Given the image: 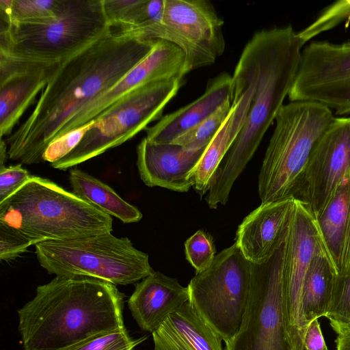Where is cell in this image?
Wrapping results in <instances>:
<instances>
[{"instance_id":"obj_23","label":"cell","mask_w":350,"mask_h":350,"mask_svg":"<svg viewBox=\"0 0 350 350\" xmlns=\"http://www.w3.org/2000/svg\"><path fill=\"white\" fill-rule=\"evenodd\" d=\"M72 192L105 214L124 224L136 223L142 213L122 199L111 187L81 170L73 167L69 173Z\"/></svg>"},{"instance_id":"obj_4","label":"cell","mask_w":350,"mask_h":350,"mask_svg":"<svg viewBox=\"0 0 350 350\" xmlns=\"http://www.w3.org/2000/svg\"><path fill=\"white\" fill-rule=\"evenodd\" d=\"M112 221L72 192L36 176L0 202V224L14 229L34 245L111 232Z\"/></svg>"},{"instance_id":"obj_17","label":"cell","mask_w":350,"mask_h":350,"mask_svg":"<svg viewBox=\"0 0 350 350\" xmlns=\"http://www.w3.org/2000/svg\"><path fill=\"white\" fill-rule=\"evenodd\" d=\"M187 149L174 143L157 144L144 137L137 148V165L146 185L187 192L206 148Z\"/></svg>"},{"instance_id":"obj_27","label":"cell","mask_w":350,"mask_h":350,"mask_svg":"<svg viewBox=\"0 0 350 350\" xmlns=\"http://www.w3.org/2000/svg\"><path fill=\"white\" fill-rule=\"evenodd\" d=\"M344 21H350V0L338 1L326 7L313 23L297 35L305 44L316 36Z\"/></svg>"},{"instance_id":"obj_3","label":"cell","mask_w":350,"mask_h":350,"mask_svg":"<svg viewBox=\"0 0 350 350\" xmlns=\"http://www.w3.org/2000/svg\"><path fill=\"white\" fill-rule=\"evenodd\" d=\"M124 297L107 281L55 276L18 310L24 350H68L124 327Z\"/></svg>"},{"instance_id":"obj_25","label":"cell","mask_w":350,"mask_h":350,"mask_svg":"<svg viewBox=\"0 0 350 350\" xmlns=\"http://www.w3.org/2000/svg\"><path fill=\"white\" fill-rule=\"evenodd\" d=\"M231 108V100L229 99L211 116L177 137L172 143L187 149H198L208 146L229 116Z\"/></svg>"},{"instance_id":"obj_19","label":"cell","mask_w":350,"mask_h":350,"mask_svg":"<svg viewBox=\"0 0 350 350\" xmlns=\"http://www.w3.org/2000/svg\"><path fill=\"white\" fill-rule=\"evenodd\" d=\"M189 299L187 287L175 278L154 271L135 284L127 304L139 328L152 333Z\"/></svg>"},{"instance_id":"obj_7","label":"cell","mask_w":350,"mask_h":350,"mask_svg":"<svg viewBox=\"0 0 350 350\" xmlns=\"http://www.w3.org/2000/svg\"><path fill=\"white\" fill-rule=\"evenodd\" d=\"M40 266L59 277L85 276L115 285L142 280L154 271L148 255L128 237L111 232L80 239L44 241L35 245Z\"/></svg>"},{"instance_id":"obj_10","label":"cell","mask_w":350,"mask_h":350,"mask_svg":"<svg viewBox=\"0 0 350 350\" xmlns=\"http://www.w3.org/2000/svg\"><path fill=\"white\" fill-rule=\"evenodd\" d=\"M250 279V262L234 243L216 254L211 266L196 273L187 286L190 304L224 342L241 325Z\"/></svg>"},{"instance_id":"obj_6","label":"cell","mask_w":350,"mask_h":350,"mask_svg":"<svg viewBox=\"0 0 350 350\" xmlns=\"http://www.w3.org/2000/svg\"><path fill=\"white\" fill-rule=\"evenodd\" d=\"M109 31L103 0H60L55 16L0 25V53L59 62Z\"/></svg>"},{"instance_id":"obj_31","label":"cell","mask_w":350,"mask_h":350,"mask_svg":"<svg viewBox=\"0 0 350 350\" xmlns=\"http://www.w3.org/2000/svg\"><path fill=\"white\" fill-rule=\"evenodd\" d=\"M94 122V120L83 126L67 132L53 141L43 154V161H47L51 164L68 154L80 143Z\"/></svg>"},{"instance_id":"obj_12","label":"cell","mask_w":350,"mask_h":350,"mask_svg":"<svg viewBox=\"0 0 350 350\" xmlns=\"http://www.w3.org/2000/svg\"><path fill=\"white\" fill-rule=\"evenodd\" d=\"M291 102L312 101L350 113V42L313 41L301 51L299 69L288 96Z\"/></svg>"},{"instance_id":"obj_18","label":"cell","mask_w":350,"mask_h":350,"mask_svg":"<svg viewBox=\"0 0 350 350\" xmlns=\"http://www.w3.org/2000/svg\"><path fill=\"white\" fill-rule=\"evenodd\" d=\"M295 198L261 203L238 226L235 243L251 263L267 260L288 228Z\"/></svg>"},{"instance_id":"obj_9","label":"cell","mask_w":350,"mask_h":350,"mask_svg":"<svg viewBox=\"0 0 350 350\" xmlns=\"http://www.w3.org/2000/svg\"><path fill=\"white\" fill-rule=\"evenodd\" d=\"M183 83V78L152 81L129 92L94 119L76 148L51 167L66 170L133 138L163 117Z\"/></svg>"},{"instance_id":"obj_5","label":"cell","mask_w":350,"mask_h":350,"mask_svg":"<svg viewBox=\"0 0 350 350\" xmlns=\"http://www.w3.org/2000/svg\"><path fill=\"white\" fill-rule=\"evenodd\" d=\"M334 118L332 109L317 102L282 107L258 176L261 203L295 198L312 151Z\"/></svg>"},{"instance_id":"obj_29","label":"cell","mask_w":350,"mask_h":350,"mask_svg":"<svg viewBox=\"0 0 350 350\" xmlns=\"http://www.w3.org/2000/svg\"><path fill=\"white\" fill-rule=\"evenodd\" d=\"M326 318L332 327L350 323V267L335 278L332 306Z\"/></svg>"},{"instance_id":"obj_8","label":"cell","mask_w":350,"mask_h":350,"mask_svg":"<svg viewBox=\"0 0 350 350\" xmlns=\"http://www.w3.org/2000/svg\"><path fill=\"white\" fill-rule=\"evenodd\" d=\"M288 226L273 255L250 262L249 298L241 325L224 350H295L286 316L284 262Z\"/></svg>"},{"instance_id":"obj_22","label":"cell","mask_w":350,"mask_h":350,"mask_svg":"<svg viewBox=\"0 0 350 350\" xmlns=\"http://www.w3.org/2000/svg\"><path fill=\"white\" fill-rule=\"evenodd\" d=\"M336 277L350 267V174L316 217Z\"/></svg>"},{"instance_id":"obj_11","label":"cell","mask_w":350,"mask_h":350,"mask_svg":"<svg viewBox=\"0 0 350 350\" xmlns=\"http://www.w3.org/2000/svg\"><path fill=\"white\" fill-rule=\"evenodd\" d=\"M223 25L208 0H164L161 21L146 28L141 38L176 45L184 54L185 75L213 65L222 55L226 47Z\"/></svg>"},{"instance_id":"obj_33","label":"cell","mask_w":350,"mask_h":350,"mask_svg":"<svg viewBox=\"0 0 350 350\" xmlns=\"http://www.w3.org/2000/svg\"><path fill=\"white\" fill-rule=\"evenodd\" d=\"M31 176L21 163L0 168V202L17 191Z\"/></svg>"},{"instance_id":"obj_1","label":"cell","mask_w":350,"mask_h":350,"mask_svg":"<svg viewBox=\"0 0 350 350\" xmlns=\"http://www.w3.org/2000/svg\"><path fill=\"white\" fill-rule=\"evenodd\" d=\"M157 41L109 30L62 61L31 113L5 140L9 159L26 165L43 162L44 151L65 124L143 61Z\"/></svg>"},{"instance_id":"obj_20","label":"cell","mask_w":350,"mask_h":350,"mask_svg":"<svg viewBox=\"0 0 350 350\" xmlns=\"http://www.w3.org/2000/svg\"><path fill=\"white\" fill-rule=\"evenodd\" d=\"M232 76L220 73L211 79L202 96L192 103L163 116L145 131L148 141L169 144L211 116L226 100H231Z\"/></svg>"},{"instance_id":"obj_13","label":"cell","mask_w":350,"mask_h":350,"mask_svg":"<svg viewBox=\"0 0 350 350\" xmlns=\"http://www.w3.org/2000/svg\"><path fill=\"white\" fill-rule=\"evenodd\" d=\"M325 250L316 217L304 203L295 199L288 224L284 281L288 327L295 350H304L306 325L301 297L305 276L312 258Z\"/></svg>"},{"instance_id":"obj_34","label":"cell","mask_w":350,"mask_h":350,"mask_svg":"<svg viewBox=\"0 0 350 350\" xmlns=\"http://www.w3.org/2000/svg\"><path fill=\"white\" fill-rule=\"evenodd\" d=\"M304 348V350H328L318 319L310 321L306 327Z\"/></svg>"},{"instance_id":"obj_15","label":"cell","mask_w":350,"mask_h":350,"mask_svg":"<svg viewBox=\"0 0 350 350\" xmlns=\"http://www.w3.org/2000/svg\"><path fill=\"white\" fill-rule=\"evenodd\" d=\"M184 61V54L176 45L158 40L151 53L143 61L117 83L81 109L62 128L56 139L94 120L140 85L152 81L183 78Z\"/></svg>"},{"instance_id":"obj_21","label":"cell","mask_w":350,"mask_h":350,"mask_svg":"<svg viewBox=\"0 0 350 350\" xmlns=\"http://www.w3.org/2000/svg\"><path fill=\"white\" fill-rule=\"evenodd\" d=\"M154 350H222L221 338L185 302L152 333Z\"/></svg>"},{"instance_id":"obj_2","label":"cell","mask_w":350,"mask_h":350,"mask_svg":"<svg viewBox=\"0 0 350 350\" xmlns=\"http://www.w3.org/2000/svg\"><path fill=\"white\" fill-rule=\"evenodd\" d=\"M304 45L288 25L256 32L243 48L232 77L252 80L254 96L242 129L212 177L205 198L211 208L226 204L233 184L284 105Z\"/></svg>"},{"instance_id":"obj_32","label":"cell","mask_w":350,"mask_h":350,"mask_svg":"<svg viewBox=\"0 0 350 350\" xmlns=\"http://www.w3.org/2000/svg\"><path fill=\"white\" fill-rule=\"evenodd\" d=\"M32 245H34L32 241L19 232L7 226L0 224L1 260H14Z\"/></svg>"},{"instance_id":"obj_26","label":"cell","mask_w":350,"mask_h":350,"mask_svg":"<svg viewBox=\"0 0 350 350\" xmlns=\"http://www.w3.org/2000/svg\"><path fill=\"white\" fill-rule=\"evenodd\" d=\"M60 0H12L8 23H31L53 18Z\"/></svg>"},{"instance_id":"obj_14","label":"cell","mask_w":350,"mask_h":350,"mask_svg":"<svg viewBox=\"0 0 350 350\" xmlns=\"http://www.w3.org/2000/svg\"><path fill=\"white\" fill-rule=\"evenodd\" d=\"M350 174V116L335 117L315 144L295 198L316 217Z\"/></svg>"},{"instance_id":"obj_30","label":"cell","mask_w":350,"mask_h":350,"mask_svg":"<svg viewBox=\"0 0 350 350\" xmlns=\"http://www.w3.org/2000/svg\"><path fill=\"white\" fill-rule=\"evenodd\" d=\"M147 337L144 336L133 339L124 326L117 330L99 335L68 350H134Z\"/></svg>"},{"instance_id":"obj_16","label":"cell","mask_w":350,"mask_h":350,"mask_svg":"<svg viewBox=\"0 0 350 350\" xmlns=\"http://www.w3.org/2000/svg\"><path fill=\"white\" fill-rule=\"evenodd\" d=\"M59 62L0 53V133L10 135L49 83Z\"/></svg>"},{"instance_id":"obj_35","label":"cell","mask_w":350,"mask_h":350,"mask_svg":"<svg viewBox=\"0 0 350 350\" xmlns=\"http://www.w3.org/2000/svg\"><path fill=\"white\" fill-rule=\"evenodd\" d=\"M337 334L336 350H350V323L332 327Z\"/></svg>"},{"instance_id":"obj_28","label":"cell","mask_w":350,"mask_h":350,"mask_svg":"<svg viewBox=\"0 0 350 350\" xmlns=\"http://www.w3.org/2000/svg\"><path fill=\"white\" fill-rule=\"evenodd\" d=\"M185 251L186 258L195 269L196 273L207 269L216 256L212 237L203 230H198L187 239Z\"/></svg>"},{"instance_id":"obj_36","label":"cell","mask_w":350,"mask_h":350,"mask_svg":"<svg viewBox=\"0 0 350 350\" xmlns=\"http://www.w3.org/2000/svg\"><path fill=\"white\" fill-rule=\"evenodd\" d=\"M8 157L9 158L8 154V146L5 143V141L1 138V145H0V168L5 167V163L7 161Z\"/></svg>"},{"instance_id":"obj_24","label":"cell","mask_w":350,"mask_h":350,"mask_svg":"<svg viewBox=\"0 0 350 350\" xmlns=\"http://www.w3.org/2000/svg\"><path fill=\"white\" fill-rule=\"evenodd\" d=\"M336 273L326 250L312 260L305 276L301 306L306 325L329 313Z\"/></svg>"}]
</instances>
